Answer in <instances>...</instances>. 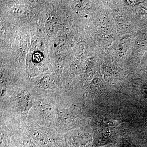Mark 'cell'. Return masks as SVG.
<instances>
[{
  "instance_id": "7a4b0ae2",
  "label": "cell",
  "mask_w": 147,
  "mask_h": 147,
  "mask_svg": "<svg viewBox=\"0 0 147 147\" xmlns=\"http://www.w3.org/2000/svg\"><path fill=\"white\" fill-rule=\"evenodd\" d=\"M65 44V40L63 36H58L54 42V47L58 51H61L64 47Z\"/></svg>"
},
{
  "instance_id": "5b68a950",
  "label": "cell",
  "mask_w": 147,
  "mask_h": 147,
  "mask_svg": "<svg viewBox=\"0 0 147 147\" xmlns=\"http://www.w3.org/2000/svg\"><path fill=\"white\" fill-rule=\"evenodd\" d=\"M42 59H43V56L42 54L38 52L35 53L33 56V60L35 62H39Z\"/></svg>"
},
{
  "instance_id": "6da1fadb",
  "label": "cell",
  "mask_w": 147,
  "mask_h": 147,
  "mask_svg": "<svg viewBox=\"0 0 147 147\" xmlns=\"http://www.w3.org/2000/svg\"><path fill=\"white\" fill-rule=\"evenodd\" d=\"M88 47L86 42L82 41L79 42L76 46L75 54L76 58L82 59L88 55Z\"/></svg>"
},
{
  "instance_id": "277c9868",
  "label": "cell",
  "mask_w": 147,
  "mask_h": 147,
  "mask_svg": "<svg viewBox=\"0 0 147 147\" xmlns=\"http://www.w3.org/2000/svg\"><path fill=\"white\" fill-rule=\"evenodd\" d=\"M12 11L16 15H21L25 12V8L20 7H16L12 9Z\"/></svg>"
},
{
  "instance_id": "3957f363",
  "label": "cell",
  "mask_w": 147,
  "mask_h": 147,
  "mask_svg": "<svg viewBox=\"0 0 147 147\" xmlns=\"http://www.w3.org/2000/svg\"><path fill=\"white\" fill-rule=\"evenodd\" d=\"M87 3L82 1H76L72 5V7L74 10L76 11H80L88 8Z\"/></svg>"
}]
</instances>
